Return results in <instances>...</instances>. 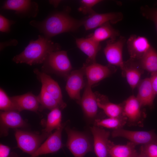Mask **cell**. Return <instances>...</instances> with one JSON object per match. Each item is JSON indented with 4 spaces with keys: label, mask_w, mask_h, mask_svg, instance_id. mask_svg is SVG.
<instances>
[{
    "label": "cell",
    "mask_w": 157,
    "mask_h": 157,
    "mask_svg": "<svg viewBox=\"0 0 157 157\" xmlns=\"http://www.w3.org/2000/svg\"><path fill=\"white\" fill-rule=\"evenodd\" d=\"M142 15L154 23L157 33V8H151L147 6H142L140 8Z\"/></svg>",
    "instance_id": "1f68e13d"
},
{
    "label": "cell",
    "mask_w": 157,
    "mask_h": 157,
    "mask_svg": "<svg viewBox=\"0 0 157 157\" xmlns=\"http://www.w3.org/2000/svg\"><path fill=\"white\" fill-rule=\"evenodd\" d=\"M113 66L104 65L96 62L86 63L83 67L87 81L90 86L110 76L115 71Z\"/></svg>",
    "instance_id": "9c48e42d"
},
{
    "label": "cell",
    "mask_w": 157,
    "mask_h": 157,
    "mask_svg": "<svg viewBox=\"0 0 157 157\" xmlns=\"http://www.w3.org/2000/svg\"><path fill=\"white\" fill-rule=\"evenodd\" d=\"M136 145L130 142L125 145H115L111 142L108 153L111 157H136L138 154Z\"/></svg>",
    "instance_id": "d4e9b609"
},
{
    "label": "cell",
    "mask_w": 157,
    "mask_h": 157,
    "mask_svg": "<svg viewBox=\"0 0 157 157\" xmlns=\"http://www.w3.org/2000/svg\"><path fill=\"white\" fill-rule=\"evenodd\" d=\"M60 48L59 44L39 35L38 39L31 40L24 50L12 60L16 63H25L30 65L43 63L50 53L60 50Z\"/></svg>",
    "instance_id": "7a4b0ae2"
},
{
    "label": "cell",
    "mask_w": 157,
    "mask_h": 157,
    "mask_svg": "<svg viewBox=\"0 0 157 157\" xmlns=\"http://www.w3.org/2000/svg\"><path fill=\"white\" fill-rule=\"evenodd\" d=\"M14 21L8 19L0 15V31L1 32L8 33L10 31L11 26L15 23Z\"/></svg>",
    "instance_id": "836d02e7"
},
{
    "label": "cell",
    "mask_w": 157,
    "mask_h": 157,
    "mask_svg": "<svg viewBox=\"0 0 157 157\" xmlns=\"http://www.w3.org/2000/svg\"><path fill=\"white\" fill-rule=\"evenodd\" d=\"M111 134L113 137L126 138L136 145L150 143L157 144V135L152 131H131L121 128L114 130Z\"/></svg>",
    "instance_id": "ba28073f"
},
{
    "label": "cell",
    "mask_w": 157,
    "mask_h": 157,
    "mask_svg": "<svg viewBox=\"0 0 157 157\" xmlns=\"http://www.w3.org/2000/svg\"><path fill=\"white\" fill-rule=\"evenodd\" d=\"M67 122L63 123L62 126L56 129L47 138L31 157H37L43 154L53 153L63 146L62 140V133Z\"/></svg>",
    "instance_id": "8fae6325"
},
{
    "label": "cell",
    "mask_w": 157,
    "mask_h": 157,
    "mask_svg": "<svg viewBox=\"0 0 157 157\" xmlns=\"http://www.w3.org/2000/svg\"><path fill=\"white\" fill-rule=\"evenodd\" d=\"M80 104L85 115L90 118H93L97 115L98 106L97 98L92 87L87 84L81 97Z\"/></svg>",
    "instance_id": "ffe728a7"
},
{
    "label": "cell",
    "mask_w": 157,
    "mask_h": 157,
    "mask_svg": "<svg viewBox=\"0 0 157 157\" xmlns=\"http://www.w3.org/2000/svg\"><path fill=\"white\" fill-rule=\"evenodd\" d=\"M51 133L43 132L41 134H37L16 129L15 135L18 147L31 155Z\"/></svg>",
    "instance_id": "277c9868"
},
{
    "label": "cell",
    "mask_w": 157,
    "mask_h": 157,
    "mask_svg": "<svg viewBox=\"0 0 157 157\" xmlns=\"http://www.w3.org/2000/svg\"><path fill=\"white\" fill-rule=\"evenodd\" d=\"M141 151L148 157H157V144L150 143L142 145Z\"/></svg>",
    "instance_id": "d6a6232c"
},
{
    "label": "cell",
    "mask_w": 157,
    "mask_h": 157,
    "mask_svg": "<svg viewBox=\"0 0 157 157\" xmlns=\"http://www.w3.org/2000/svg\"><path fill=\"white\" fill-rule=\"evenodd\" d=\"M95 93L98 107L102 109L109 117L117 118L124 116L123 104L112 103L105 96L97 92Z\"/></svg>",
    "instance_id": "603a6c76"
},
{
    "label": "cell",
    "mask_w": 157,
    "mask_h": 157,
    "mask_svg": "<svg viewBox=\"0 0 157 157\" xmlns=\"http://www.w3.org/2000/svg\"><path fill=\"white\" fill-rule=\"evenodd\" d=\"M127 122L125 116L119 117H109L102 119H97L94 122L95 126H102L114 130L122 128Z\"/></svg>",
    "instance_id": "83f0119b"
},
{
    "label": "cell",
    "mask_w": 157,
    "mask_h": 157,
    "mask_svg": "<svg viewBox=\"0 0 157 157\" xmlns=\"http://www.w3.org/2000/svg\"><path fill=\"white\" fill-rule=\"evenodd\" d=\"M62 115L60 109L59 108L51 110L47 115L45 128L43 132L49 133L54 129H57L61 127Z\"/></svg>",
    "instance_id": "4316f807"
},
{
    "label": "cell",
    "mask_w": 157,
    "mask_h": 157,
    "mask_svg": "<svg viewBox=\"0 0 157 157\" xmlns=\"http://www.w3.org/2000/svg\"><path fill=\"white\" fill-rule=\"evenodd\" d=\"M76 42L78 48L87 56L86 63L96 62V57L101 48L100 43L88 37L77 38Z\"/></svg>",
    "instance_id": "7402d4cb"
},
{
    "label": "cell",
    "mask_w": 157,
    "mask_h": 157,
    "mask_svg": "<svg viewBox=\"0 0 157 157\" xmlns=\"http://www.w3.org/2000/svg\"><path fill=\"white\" fill-rule=\"evenodd\" d=\"M122 74L132 90L137 86L141 81L143 70L138 61L130 58L124 61L122 69Z\"/></svg>",
    "instance_id": "e0dca14e"
},
{
    "label": "cell",
    "mask_w": 157,
    "mask_h": 157,
    "mask_svg": "<svg viewBox=\"0 0 157 157\" xmlns=\"http://www.w3.org/2000/svg\"><path fill=\"white\" fill-rule=\"evenodd\" d=\"M10 149L6 145L1 143L0 144V157H8Z\"/></svg>",
    "instance_id": "e575fe53"
},
{
    "label": "cell",
    "mask_w": 157,
    "mask_h": 157,
    "mask_svg": "<svg viewBox=\"0 0 157 157\" xmlns=\"http://www.w3.org/2000/svg\"><path fill=\"white\" fill-rule=\"evenodd\" d=\"M85 73L83 68L71 71L67 77L65 89L72 99L80 104L81 97L80 92L84 85Z\"/></svg>",
    "instance_id": "7c38bea8"
},
{
    "label": "cell",
    "mask_w": 157,
    "mask_h": 157,
    "mask_svg": "<svg viewBox=\"0 0 157 157\" xmlns=\"http://www.w3.org/2000/svg\"><path fill=\"white\" fill-rule=\"evenodd\" d=\"M94 140V147L97 157H108V151L111 142L108 139L109 132L94 126L90 127Z\"/></svg>",
    "instance_id": "5bb4252c"
},
{
    "label": "cell",
    "mask_w": 157,
    "mask_h": 157,
    "mask_svg": "<svg viewBox=\"0 0 157 157\" xmlns=\"http://www.w3.org/2000/svg\"><path fill=\"white\" fill-rule=\"evenodd\" d=\"M10 97L19 112L27 110L37 112L40 109V104L38 97L31 92Z\"/></svg>",
    "instance_id": "44dd1931"
},
{
    "label": "cell",
    "mask_w": 157,
    "mask_h": 157,
    "mask_svg": "<svg viewBox=\"0 0 157 157\" xmlns=\"http://www.w3.org/2000/svg\"><path fill=\"white\" fill-rule=\"evenodd\" d=\"M123 18L122 13L119 12L104 13H95L83 19V25L86 30H89L98 28L108 22L116 24L122 20Z\"/></svg>",
    "instance_id": "30bf717a"
},
{
    "label": "cell",
    "mask_w": 157,
    "mask_h": 157,
    "mask_svg": "<svg viewBox=\"0 0 157 157\" xmlns=\"http://www.w3.org/2000/svg\"><path fill=\"white\" fill-rule=\"evenodd\" d=\"M34 72L40 81L42 86L57 101L60 109L65 108L66 104L63 100L61 90L58 83L49 76L37 69H35Z\"/></svg>",
    "instance_id": "2e32d148"
},
{
    "label": "cell",
    "mask_w": 157,
    "mask_h": 157,
    "mask_svg": "<svg viewBox=\"0 0 157 157\" xmlns=\"http://www.w3.org/2000/svg\"><path fill=\"white\" fill-rule=\"evenodd\" d=\"M136 157H148L142 151H140V154H138Z\"/></svg>",
    "instance_id": "f35d334b"
},
{
    "label": "cell",
    "mask_w": 157,
    "mask_h": 157,
    "mask_svg": "<svg viewBox=\"0 0 157 157\" xmlns=\"http://www.w3.org/2000/svg\"><path fill=\"white\" fill-rule=\"evenodd\" d=\"M67 135L66 146L74 157H84L92 150L91 143L88 137L83 133L65 126Z\"/></svg>",
    "instance_id": "3957f363"
},
{
    "label": "cell",
    "mask_w": 157,
    "mask_h": 157,
    "mask_svg": "<svg viewBox=\"0 0 157 157\" xmlns=\"http://www.w3.org/2000/svg\"><path fill=\"white\" fill-rule=\"evenodd\" d=\"M137 99L142 107H152L156 95L153 89L150 78L141 80L138 86Z\"/></svg>",
    "instance_id": "d6986e66"
},
{
    "label": "cell",
    "mask_w": 157,
    "mask_h": 157,
    "mask_svg": "<svg viewBox=\"0 0 157 157\" xmlns=\"http://www.w3.org/2000/svg\"><path fill=\"white\" fill-rule=\"evenodd\" d=\"M9 157H17V156L15 154H12L11 156H10Z\"/></svg>",
    "instance_id": "ab89813d"
},
{
    "label": "cell",
    "mask_w": 157,
    "mask_h": 157,
    "mask_svg": "<svg viewBox=\"0 0 157 157\" xmlns=\"http://www.w3.org/2000/svg\"><path fill=\"white\" fill-rule=\"evenodd\" d=\"M101 1L100 0H81L78 10L84 14L92 15L96 13L92 9L93 7Z\"/></svg>",
    "instance_id": "4dcf8cb0"
},
{
    "label": "cell",
    "mask_w": 157,
    "mask_h": 157,
    "mask_svg": "<svg viewBox=\"0 0 157 157\" xmlns=\"http://www.w3.org/2000/svg\"><path fill=\"white\" fill-rule=\"evenodd\" d=\"M1 8L15 11L16 15L22 17H35L39 12L38 4L31 0H6Z\"/></svg>",
    "instance_id": "8992f818"
},
{
    "label": "cell",
    "mask_w": 157,
    "mask_h": 157,
    "mask_svg": "<svg viewBox=\"0 0 157 157\" xmlns=\"http://www.w3.org/2000/svg\"><path fill=\"white\" fill-rule=\"evenodd\" d=\"M37 97L40 103L42 108L51 110L56 108L60 109L57 101L43 86H42L40 93Z\"/></svg>",
    "instance_id": "f1b7e54d"
},
{
    "label": "cell",
    "mask_w": 157,
    "mask_h": 157,
    "mask_svg": "<svg viewBox=\"0 0 157 157\" xmlns=\"http://www.w3.org/2000/svg\"><path fill=\"white\" fill-rule=\"evenodd\" d=\"M0 109L2 111H17L16 107L10 97L1 88L0 89Z\"/></svg>",
    "instance_id": "f546056e"
},
{
    "label": "cell",
    "mask_w": 157,
    "mask_h": 157,
    "mask_svg": "<svg viewBox=\"0 0 157 157\" xmlns=\"http://www.w3.org/2000/svg\"><path fill=\"white\" fill-rule=\"evenodd\" d=\"M44 70L52 71L67 77L71 72L72 67L67 52L59 50L50 53L43 63Z\"/></svg>",
    "instance_id": "5b68a950"
},
{
    "label": "cell",
    "mask_w": 157,
    "mask_h": 157,
    "mask_svg": "<svg viewBox=\"0 0 157 157\" xmlns=\"http://www.w3.org/2000/svg\"><path fill=\"white\" fill-rule=\"evenodd\" d=\"M123 114L127 122L133 124L141 122L144 116L141 106L136 97L131 95L123 104Z\"/></svg>",
    "instance_id": "ac0fdd59"
},
{
    "label": "cell",
    "mask_w": 157,
    "mask_h": 157,
    "mask_svg": "<svg viewBox=\"0 0 157 157\" xmlns=\"http://www.w3.org/2000/svg\"><path fill=\"white\" fill-rule=\"evenodd\" d=\"M60 1L50 0L49 1L50 4L53 5L54 7H57L60 2Z\"/></svg>",
    "instance_id": "74e56055"
},
{
    "label": "cell",
    "mask_w": 157,
    "mask_h": 157,
    "mask_svg": "<svg viewBox=\"0 0 157 157\" xmlns=\"http://www.w3.org/2000/svg\"><path fill=\"white\" fill-rule=\"evenodd\" d=\"M128 51L131 59L139 60L152 47L145 37L133 34L127 41Z\"/></svg>",
    "instance_id": "4fadbf2b"
},
{
    "label": "cell",
    "mask_w": 157,
    "mask_h": 157,
    "mask_svg": "<svg viewBox=\"0 0 157 157\" xmlns=\"http://www.w3.org/2000/svg\"><path fill=\"white\" fill-rule=\"evenodd\" d=\"M156 4H157V1L156 3Z\"/></svg>",
    "instance_id": "60d3db41"
},
{
    "label": "cell",
    "mask_w": 157,
    "mask_h": 157,
    "mask_svg": "<svg viewBox=\"0 0 157 157\" xmlns=\"http://www.w3.org/2000/svg\"><path fill=\"white\" fill-rule=\"evenodd\" d=\"M150 78L153 89L157 95V73L151 74Z\"/></svg>",
    "instance_id": "8d00e7d4"
},
{
    "label": "cell",
    "mask_w": 157,
    "mask_h": 157,
    "mask_svg": "<svg viewBox=\"0 0 157 157\" xmlns=\"http://www.w3.org/2000/svg\"><path fill=\"white\" fill-rule=\"evenodd\" d=\"M0 119L1 133L3 135H7L10 128L17 129L27 125L19 112L17 111H1Z\"/></svg>",
    "instance_id": "9a60e30c"
},
{
    "label": "cell",
    "mask_w": 157,
    "mask_h": 157,
    "mask_svg": "<svg viewBox=\"0 0 157 157\" xmlns=\"http://www.w3.org/2000/svg\"><path fill=\"white\" fill-rule=\"evenodd\" d=\"M18 44L17 41L15 39H10L8 41L0 43V50L9 46H16Z\"/></svg>",
    "instance_id": "d590c367"
},
{
    "label": "cell",
    "mask_w": 157,
    "mask_h": 157,
    "mask_svg": "<svg viewBox=\"0 0 157 157\" xmlns=\"http://www.w3.org/2000/svg\"><path fill=\"white\" fill-rule=\"evenodd\" d=\"M126 41L125 38L120 36L115 40H108L106 42L104 52L109 65L122 68L124 61L122 56L123 49Z\"/></svg>",
    "instance_id": "52a82bcc"
},
{
    "label": "cell",
    "mask_w": 157,
    "mask_h": 157,
    "mask_svg": "<svg viewBox=\"0 0 157 157\" xmlns=\"http://www.w3.org/2000/svg\"><path fill=\"white\" fill-rule=\"evenodd\" d=\"M69 8H66L50 14L42 21L32 20L29 24L49 39L61 33L74 31L83 25V20L72 17L69 15Z\"/></svg>",
    "instance_id": "6da1fadb"
},
{
    "label": "cell",
    "mask_w": 157,
    "mask_h": 157,
    "mask_svg": "<svg viewBox=\"0 0 157 157\" xmlns=\"http://www.w3.org/2000/svg\"><path fill=\"white\" fill-rule=\"evenodd\" d=\"M138 61L143 70L151 74L157 73V51L152 47Z\"/></svg>",
    "instance_id": "484cf974"
},
{
    "label": "cell",
    "mask_w": 157,
    "mask_h": 157,
    "mask_svg": "<svg viewBox=\"0 0 157 157\" xmlns=\"http://www.w3.org/2000/svg\"><path fill=\"white\" fill-rule=\"evenodd\" d=\"M110 24L106 23L97 28L88 37L99 43L108 39H116L119 35V31L113 28Z\"/></svg>",
    "instance_id": "cb8c5ba5"
}]
</instances>
